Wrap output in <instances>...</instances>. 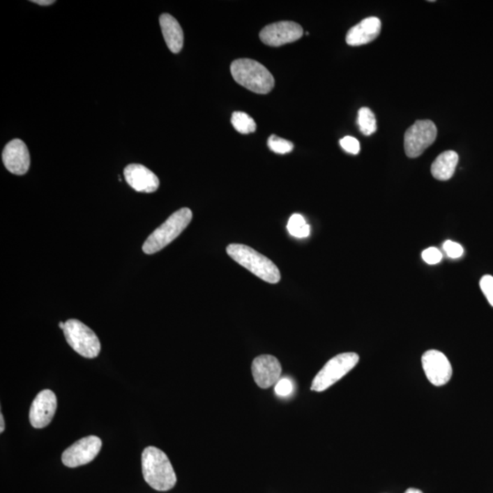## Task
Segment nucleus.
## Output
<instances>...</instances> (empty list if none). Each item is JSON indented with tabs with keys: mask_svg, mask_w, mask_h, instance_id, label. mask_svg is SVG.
<instances>
[{
	"mask_svg": "<svg viewBox=\"0 0 493 493\" xmlns=\"http://www.w3.org/2000/svg\"><path fill=\"white\" fill-rule=\"evenodd\" d=\"M142 471L144 480L158 492H167L176 483L173 466L167 454L156 447H147L142 453Z\"/></svg>",
	"mask_w": 493,
	"mask_h": 493,
	"instance_id": "nucleus-1",
	"label": "nucleus"
},
{
	"mask_svg": "<svg viewBox=\"0 0 493 493\" xmlns=\"http://www.w3.org/2000/svg\"><path fill=\"white\" fill-rule=\"evenodd\" d=\"M227 253L237 264L246 268L264 282L271 285L280 282V273L278 267L270 259L256 252L252 248L243 244H230L227 247Z\"/></svg>",
	"mask_w": 493,
	"mask_h": 493,
	"instance_id": "nucleus-2",
	"label": "nucleus"
},
{
	"mask_svg": "<svg viewBox=\"0 0 493 493\" xmlns=\"http://www.w3.org/2000/svg\"><path fill=\"white\" fill-rule=\"evenodd\" d=\"M230 73L236 82L255 93L267 94L275 85V79L267 68L250 59L233 61Z\"/></svg>",
	"mask_w": 493,
	"mask_h": 493,
	"instance_id": "nucleus-3",
	"label": "nucleus"
},
{
	"mask_svg": "<svg viewBox=\"0 0 493 493\" xmlns=\"http://www.w3.org/2000/svg\"><path fill=\"white\" fill-rule=\"evenodd\" d=\"M192 217L193 214L190 208H183L176 211L147 238L143 245V252L149 255L160 252L188 228Z\"/></svg>",
	"mask_w": 493,
	"mask_h": 493,
	"instance_id": "nucleus-4",
	"label": "nucleus"
},
{
	"mask_svg": "<svg viewBox=\"0 0 493 493\" xmlns=\"http://www.w3.org/2000/svg\"><path fill=\"white\" fill-rule=\"evenodd\" d=\"M359 362V356L356 353L337 354L324 365L312 381L311 389L315 392H323L347 376Z\"/></svg>",
	"mask_w": 493,
	"mask_h": 493,
	"instance_id": "nucleus-5",
	"label": "nucleus"
},
{
	"mask_svg": "<svg viewBox=\"0 0 493 493\" xmlns=\"http://www.w3.org/2000/svg\"><path fill=\"white\" fill-rule=\"evenodd\" d=\"M64 336L68 344L85 358H96L101 352V342L96 333L76 319L65 321Z\"/></svg>",
	"mask_w": 493,
	"mask_h": 493,
	"instance_id": "nucleus-6",
	"label": "nucleus"
},
{
	"mask_svg": "<svg viewBox=\"0 0 493 493\" xmlns=\"http://www.w3.org/2000/svg\"><path fill=\"white\" fill-rule=\"evenodd\" d=\"M438 129L430 120H418L407 130L404 146L410 158L420 156L435 142Z\"/></svg>",
	"mask_w": 493,
	"mask_h": 493,
	"instance_id": "nucleus-7",
	"label": "nucleus"
},
{
	"mask_svg": "<svg viewBox=\"0 0 493 493\" xmlns=\"http://www.w3.org/2000/svg\"><path fill=\"white\" fill-rule=\"evenodd\" d=\"M102 448V441L96 436H88L68 448L61 456L66 467L77 468L93 462Z\"/></svg>",
	"mask_w": 493,
	"mask_h": 493,
	"instance_id": "nucleus-8",
	"label": "nucleus"
},
{
	"mask_svg": "<svg viewBox=\"0 0 493 493\" xmlns=\"http://www.w3.org/2000/svg\"><path fill=\"white\" fill-rule=\"evenodd\" d=\"M422 367L432 385H446L453 377V367L448 357L441 351L429 350L422 356Z\"/></svg>",
	"mask_w": 493,
	"mask_h": 493,
	"instance_id": "nucleus-9",
	"label": "nucleus"
},
{
	"mask_svg": "<svg viewBox=\"0 0 493 493\" xmlns=\"http://www.w3.org/2000/svg\"><path fill=\"white\" fill-rule=\"evenodd\" d=\"M303 29L294 22H280L266 26L259 32V38L266 45L280 47L294 43L302 38Z\"/></svg>",
	"mask_w": 493,
	"mask_h": 493,
	"instance_id": "nucleus-10",
	"label": "nucleus"
},
{
	"mask_svg": "<svg viewBox=\"0 0 493 493\" xmlns=\"http://www.w3.org/2000/svg\"><path fill=\"white\" fill-rule=\"evenodd\" d=\"M57 409V397L54 393L45 389L37 395L29 410V421L35 429L49 426Z\"/></svg>",
	"mask_w": 493,
	"mask_h": 493,
	"instance_id": "nucleus-11",
	"label": "nucleus"
},
{
	"mask_svg": "<svg viewBox=\"0 0 493 493\" xmlns=\"http://www.w3.org/2000/svg\"><path fill=\"white\" fill-rule=\"evenodd\" d=\"M282 371V365L275 356L264 354L253 360V379L261 388L266 389L276 385L280 379Z\"/></svg>",
	"mask_w": 493,
	"mask_h": 493,
	"instance_id": "nucleus-12",
	"label": "nucleus"
},
{
	"mask_svg": "<svg viewBox=\"0 0 493 493\" xmlns=\"http://www.w3.org/2000/svg\"><path fill=\"white\" fill-rule=\"evenodd\" d=\"M6 168L14 175H25L31 165V156L24 142L14 139L7 144L2 153Z\"/></svg>",
	"mask_w": 493,
	"mask_h": 493,
	"instance_id": "nucleus-13",
	"label": "nucleus"
},
{
	"mask_svg": "<svg viewBox=\"0 0 493 493\" xmlns=\"http://www.w3.org/2000/svg\"><path fill=\"white\" fill-rule=\"evenodd\" d=\"M127 184L141 193H153L158 190L159 179L155 173L143 165L131 164L123 171Z\"/></svg>",
	"mask_w": 493,
	"mask_h": 493,
	"instance_id": "nucleus-14",
	"label": "nucleus"
},
{
	"mask_svg": "<svg viewBox=\"0 0 493 493\" xmlns=\"http://www.w3.org/2000/svg\"><path fill=\"white\" fill-rule=\"evenodd\" d=\"M381 22L379 17H369L354 26L347 34V43L350 46H361L370 43L379 36Z\"/></svg>",
	"mask_w": 493,
	"mask_h": 493,
	"instance_id": "nucleus-15",
	"label": "nucleus"
},
{
	"mask_svg": "<svg viewBox=\"0 0 493 493\" xmlns=\"http://www.w3.org/2000/svg\"><path fill=\"white\" fill-rule=\"evenodd\" d=\"M159 23L165 43L173 53L181 52L184 44V33L179 22L169 14L161 15Z\"/></svg>",
	"mask_w": 493,
	"mask_h": 493,
	"instance_id": "nucleus-16",
	"label": "nucleus"
},
{
	"mask_svg": "<svg viewBox=\"0 0 493 493\" xmlns=\"http://www.w3.org/2000/svg\"><path fill=\"white\" fill-rule=\"evenodd\" d=\"M459 163V155L456 152H443L435 159L431 165V174L436 179L447 181L453 176Z\"/></svg>",
	"mask_w": 493,
	"mask_h": 493,
	"instance_id": "nucleus-17",
	"label": "nucleus"
},
{
	"mask_svg": "<svg viewBox=\"0 0 493 493\" xmlns=\"http://www.w3.org/2000/svg\"><path fill=\"white\" fill-rule=\"evenodd\" d=\"M287 229L294 238H304L311 234V227L306 222L305 218L300 214L291 215L289 220Z\"/></svg>",
	"mask_w": 493,
	"mask_h": 493,
	"instance_id": "nucleus-18",
	"label": "nucleus"
},
{
	"mask_svg": "<svg viewBox=\"0 0 493 493\" xmlns=\"http://www.w3.org/2000/svg\"><path fill=\"white\" fill-rule=\"evenodd\" d=\"M232 123L234 126L236 131L241 132L242 135H249L256 131L255 121L249 114L243 113V112H235V113H233Z\"/></svg>",
	"mask_w": 493,
	"mask_h": 493,
	"instance_id": "nucleus-19",
	"label": "nucleus"
},
{
	"mask_svg": "<svg viewBox=\"0 0 493 493\" xmlns=\"http://www.w3.org/2000/svg\"><path fill=\"white\" fill-rule=\"evenodd\" d=\"M360 131L365 135H371L376 132L377 129V119L373 112L367 107H363L358 111L357 117Z\"/></svg>",
	"mask_w": 493,
	"mask_h": 493,
	"instance_id": "nucleus-20",
	"label": "nucleus"
},
{
	"mask_svg": "<svg viewBox=\"0 0 493 493\" xmlns=\"http://www.w3.org/2000/svg\"><path fill=\"white\" fill-rule=\"evenodd\" d=\"M268 146L271 151L280 155L291 153L294 149V144L291 142L283 139L275 135H271L268 138Z\"/></svg>",
	"mask_w": 493,
	"mask_h": 493,
	"instance_id": "nucleus-21",
	"label": "nucleus"
},
{
	"mask_svg": "<svg viewBox=\"0 0 493 493\" xmlns=\"http://www.w3.org/2000/svg\"><path fill=\"white\" fill-rule=\"evenodd\" d=\"M443 250L448 258L450 259H459L463 255V248L462 245L457 243L453 241H447L443 244Z\"/></svg>",
	"mask_w": 493,
	"mask_h": 493,
	"instance_id": "nucleus-22",
	"label": "nucleus"
},
{
	"mask_svg": "<svg viewBox=\"0 0 493 493\" xmlns=\"http://www.w3.org/2000/svg\"><path fill=\"white\" fill-rule=\"evenodd\" d=\"M442 253L441 250L435 247H430L429 249L425 250L422 252V259L426 264L430 265H435L439 264L442 259Z\"/></svg>",
	"mask_w": 493,
	"mask_h": 493,
	"instance_id": "nucleus-23",
	"label": "nucleus"
},
{
	"mask_svg": "<svg viewBox=\"0 0 493 493\" xmlns=\"http://www.w3.org/2000/svg\"><path fill=\"white\" fill-rule=\"evenodd\" d=\"M275 393L280 397H288L294 391V384L290 379L287 377H283L280 379L275 385Z\"/></svg>",
	"mask_w": 493,
	"mask_h": 493,
	"instance_id": "nucleus-24",
	"label": "nucleus"
},
{
	"mask_svg": "<svg viewBox=\"0 0 493 493\" xmlns=\"http://www.w3.org/2000/svg\"><path fill=\"white\" fill-rule=\"evenodd\" d=\"M480 286L481 291L485 295L486 299L493 307V277L491 275H484L480 279Z\"/></svg>",
	"mask_w": 493,
	"mask_h": 493,
	"instance_id": "nucleus-25",
	"label": "nucleus"
},
{
	"mask_svg": "<svg viewBox=\"0 0 493 493\" xmlns=\"http://www.w3.org/2000/svg\"><path fill=\"white\" fill-rule=\"evenodd\" d=\"M340 144L345 152L357 155L360 152L359 141L353 137H345L340 140Z\"/></svg>",
	"mask_w": 493,
	"mask_h": 493,
	"instance_id": "nucleus-26",
	"label": "nucleus"
},
{
	"mask_svg": "<svg viewBox=\"0 0 493 493\" xmlns=\"http://www.w3.org/2000/svg\"><path fill=\"white\" fill-rule=\"evenodd\" d=\"M31 2L40 6H51L55 3L54 0H33Z\"/></svg>",
	"mask_w": 493,
	"mask_h": 493,
	"instance_id": "nucleus-27",
	"label": "nucleus"
},
{
	"mask_svg": "<svg viewBox=\"0 0 493 493\" xmlns=\"http://www.w3.org/2000/svg\"><path fill=\"white\" fill-rule=\"evenodd\" d=\"M0 425H1V427H0V433L4 432L5 430V422H4V418H3V414H0Z\"/></svg>",
	"mask_w": 493,
	"mask_h": 493,
	"instance_id": "nucleus-28",
	"label": "nucleus"
},
{
	"mask_svg": "<svg viewBox=\"0 0 493 493\" xmlns=\"http://www.w3.org/2000/svg\"><path fill=\"white\" fill-rule=\"evenodd\" d=\"M405 493H423L420 491V490L418 489H414V488H410L407 489Z\"/></svg>",
	"mask_w": 493,
	"mask_h": 493,
	"instance_id": "nucleus-29",
	"label": "nucleus"
},
{
	"mask_svg": "<svg viewBox=\"0 0 493 493\" xmlns=\"http://www.w3.org/2000/svg\"><path fill=\"white\" fill-rule=\"evenodd\" d=\"M59 326H60V328L61 330H64L65 323H63V321H61V323L59 324Z\"/></svg>",
	"mask_w": 493,
	"mask_h": 493,
	"instance_id": "nucleus-30",
	"label": "nucleus"
}]
</instances>
